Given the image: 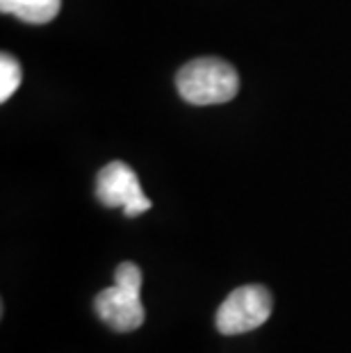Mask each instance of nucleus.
I'll return each instance as SVG.
<instances>
[{"label":"nucleus","instance_id":"f257e3e1","mask_svg":"<svg viewBox=\"0 0 351 353\" xmlns=\"http://www.w3.org/2000/svg\"><path fill=\"white\" fill-rule=\"evenodd\" d=\"M176 87L190 105H221L233 101L240 92V76L235 66L223 59L199 57L178 71Z\"/></svg>","mask_w":351,"mask_h":353},{"label":"nucleus","instance_id":"f03ea898","mask_svg":"<svg viewBox=\"0 0 351 353\" xmlns=\"http://www.w3.org/2000/svg\"><path fill=\"white\" fill-rule=\"evenodd\" d=\"M141 290V272L132 262H123L114 272V285L103 290L96 296L94 307L101 321L112 330L119 333H128V330H137L144 324V305L139 299Z\"/></svg>","mask_w":351,"mask_h":353},{"label":"nucleus","instance_id":"7ed1b4c3","mask_svg":"<svg viewBox=\"0 0 351 353\" xmlns=\"http://www.w3.org/2000/svg\"><path fill=\"white\" fill-rule=\"evenodd\" d=\"M272 294L263 285H244L233 290L217 310L214 324L221 335H242L256 330L270 319Z\"/></svg>","mask_w":351,"mask_h":353},{"label":"nucleus","instance_id":"20e7f679","mask_svg":"<svg viewBox=\"0 0 351 353\" xmlns=\"http://www.w3.org/2000/svg\"><path fill=\"white\" fill-rule=\"evenodd\" d=\"M96 196L108 208H123L126 216H137L151 210V199L141 192L139 178L121 160L110 162L96 178Z\"/></svg>","mask_w":351,"mask_h":353},{"label":"nucleus","instance_id":"39448f33","mask_svg":"<svg viewBox=\"0 0 351 353\" xmlns=\"http://www.w3.org/2000/svg\"><path fill=\"white\" fill-rule=\"evenodd\" d=\"M62 0H0V12L19 17L26 23H48L59 14Z\"/></svg>","mask_w":351,"mask_h":353},{"label":"nucleus","instance_id":"423d86ee","mask_svg":"<svg viewBox=\"0 0 351 353\" xmlns=\"http://www.w3.org/2000/svg\"><path fill=\"white\" fill-rule=\"evenodd\" d=\"M21 78H23V71H21L19 62L3 52L0 55V101H10V96H14L21 85Z\"/></svg>","mask_w":351,"mask_h":353}]
</instances>
